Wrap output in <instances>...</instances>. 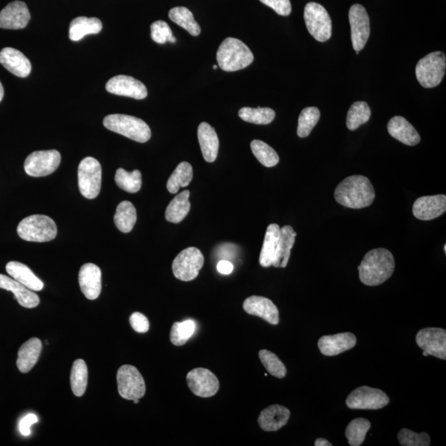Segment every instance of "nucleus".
I'll use <instances>...</instances> for the list:
<instances>
[{
  "label": "nucleus",
  "instance_id": "f257e3e1",
  "mask_svg": "<svg viewBox=\"0 0 446 446\" xmlns=\"http://www.w3.org/2000/svg\"><path fill=\"white\" fill-rule=\"evenodd\" d=\"M395 260L387 249H373L366 255L359 265V276L363 285L378 286L387 281L394 272Z\"/></svg>",
  "mask_w": 446,
  "mask_h": 446
},
{
  "label": "nucleus",
  "instance_id": "f03ea898",
  "mask_svg": "<svg viewBox=\"0 0 446 446\" xmlns=\"http://www.w3.org/2000/svg\"><path fill=\"white\" fill-rule=\"evenodd\" d=\"M335 198L342 206L361 209L371 206L376 198V191L367 177L352 176L338 184Z\"/></svg>",
  "mask_w": 446,
  "mask_h": 446
},
{
  "label": "nucleus",
  "instance_id": "7ed1b4c3",
  "mask_svg": "<svg viewBox=\"0 0 446 446\" xmlns=\"http://www.w3.org/2000/svg\"><path fill=\"white\" fill-rule=\"evenodd\" d=\"M220 68L227 73H233L248 68L254 60V55L242 41L225 38L220 45L217 53Z\"/></svg>",
  "mask_w": 446,
  "mask_h": 446
},
{
  "label": "nucleus",
  "instance_id": "20e7f679",
  "mask_svg": "<svg viewBox=\"0 0 446 446\" xmlns=\"http://www.w3.org/2000/svg\"><path fill=\"white\" fill-rule=\"evenodd\" d=\"M104 126L110 131L119 133L137 142L145 143L151 139L150 127L136 117L125 115H107L105 117Z\"/></svg>",
  "mask_w": 446,
  "mask_h": 446
},
{
  "label": "nucleus",
  "instance_id": "39448f33",
  "mask_svg": "<svg viewBox=\"0 0 446 446\" xmlns=\"http://www.w3.org/2000/svg\"><path fill=\"white\" fill-rule=\"evenodd\" d=\"M17 232L20 238L31 243H47L58 235L53 219L46 215H32L19 223Z\"/></svg>",
  "mask_w": 446,
  "mask_h": 446
},
{
  "label": "nucleus",
  "instance_id": "423d86ee",
  "mask_svg": "<svg viewBox=\"0 0 446 446\" xmlns=\"http://www.w3.org/2000/svg\"><path fill=\"white\" fill-rule=\"evenodd\" d=\"M446 68V58L442 51H435L418 61L416 66L417 79L424 88H434L443 80Z\"/></svg>",
  "mask_w": 446,
  "mask_h": 446
},
{
  "label": "nucleus",
  "instance_id": "0eeeda50",
  "mask_svg": "<svg viewBox=\"0 0 446 446\" xmlns=\"http://www.w3.org/2000/svg\"><path fill=\"white\" fill-rule=\"evenodd\" d=\"M102 183L100 163L93 157L82 160L78 167V184L80 192L86 198L98 197Z\"/></svg>",
  "mask_w": 446,
  "mask_h": 446
},
{
  "label": "nucleus",
  "instance_id": "6e6552de",
  "mask_svg": "<svg viewBox=\"0 0 446 446\" xmlns=\"http://www.w3.org/2000/svg\"><path fill=\"white\" fill-rule=\"evenodd\" d=\"M304 21L309 33L319 42L324 43L331 38V19L321 4L310 2L306 5Z\"/></svg>",
  "mask_w": 446,
  "mask_h": 446
},
{
  "label": "nucleus",
  "instance_id": "1a4fd4ad",
  "mask_svg": "<svg viewBox=\"0 0 446 446\" xmlns=\"http://www.w3.org/2000/svg\"><path fill=\"white\" fill-rule=\"evenodd\" d=\"M204 264V256L196 248L184 249L172 264V270L176 279L189 282L196 280Z\"/></svg>",
  "mask_w": 446,
  "mask_h": 446
},
{
  "label": "nucleus",
  "instance_id": "9d476101",
  "mask_svg": "<svg viewBox=\"0 0 446 446\" xmlns=\"http://www.w3.org/2000/svg\"><path fill=\"white\" fill-rule=\"evenodd\" d=\"M117 389L122 398L141 399L146 394V383L141 373L135 366L124 365L117 373Z\"/></svg>",
  "mask_w": 446,
  "mask_h": 446
},
{
  "label": "nucleus",
  "instance_id": "9b49d317",
  "mask_svg": "<svg viewBox=\"0 0 446 446\" xmlns=\"http://www.w3.org/2000/svg\"><path fill=\"white\" fill-rule=\"evenodd\" d=\"M61 156L56 150L34 152L26 158L25 172L32 177H44L58 170Z\"/></svg>",
  "mask_w": 446,
  "mask_h": 446
},
{
  "label": "nucleus",
  "instance_id": "f8f14e48",
  "mask_svg": "<svg viewBox=\"0 0 446 446\" xmlns=\"http://www.w3.org/2000/svg\"><path fill=\"white\" fill-rule=\"evenodd\" d=\"M391 402L381 389L362 386L356 389L346 399V406L353 410H377L386 407Z\"/></svg>",
  "mask_w": 446,
  "mask_h": 446
},
{
  "label": "nucleus",
  "instance_id": "ddd939ff",
  "mask_svg": "<svg viewBox=\"0 0 446 446\" xmlns=\"http://www.w3.org/2000/svg\"><path fill=\"white\" fill-rule=\"evenodd\" d=\"M351 28V41L356 54L366 47L371 35L370 18L365 8L361 4H354L349 11Z\"/></svg>",
  "mask_w": 446,
  "mask_h": 446
},
{
  "label": "nucleus",
  "instance_id": "4468645a",
  "mask_svg": "<svg viewBox=\"0 0 446 446\" xmlns=\"http://www.w3.org/2000/svg\"><path fill=\"white\" fill-rule=\"evenodd\" d=\"M416 342L423 351L424 356L446 360V331L442 328H424L418 331Z\"/></svg>",
  "mask_w": 446,
  "mask_h": 446
},
{
  "label": "nucleus",
  "instance_id": "2eb2a0df",
  "mask_svg": "<svg viewBox=\"0 0 446 446\" xmlns=\"http://www.w3.org/2000/svg\"><path fill=\"white\" fill-rule=\"evenodd\" d=\"M186 381L189 388L197 397H213L219 391L218 378L208 368H193L187 374Z\"/></svg>",
  "mask_w": 446,
  "mask_h": 446
},
{
  "label": "nucleus",
  "instance_id": "dca6fc26",
  "mask_svg": "<svg viewBox=\"0 0 446 446\" xmlns=\"http://www.w3.org/2000/svg\"><path fill=\"white\" fill-rule=\"evenodd\" d=\"M106 90L111 94L129 97L135 100H144L147 96V90L141 81L132 76L117 75L112 77L106 84Z\"/></svg>",
  "mask_w": 446,
  "mask_h": 446
},
{
  "label": "nucleus",
  "instance_id": "f3484780",
  "mask_svg": "<svg viewBox=\"0 0 446 446\" xmlns=\"http://www.w3.org/2000/svg\"><path fill=\"white\" fill-rule=\"evenodd\" d=\"M243 309L247 314L260 317L271 325H278L280 323L278 307L267 297L250 296L244 301Z\"/></svg>",
  "mask_w": 446,
  "mask_h": 446
},
{
  "label": "nucleus",
  "instance_id": "a211bd4d",
  "mask_svg": "<svg viewBox=\"0 0 446 446\" xmlns=\"http://www.w3.org/2000/svg\"><path fill=\"white\" fill-rule=\"evenodd\" d=\"M31 18L27 4L14 1L0 12V28L4 29H23L27 27Z\"/></svg>",
  "mask_w": 446,
  "mask_h": 446
},
{
  "label": "nucleus",
  "instance_id": "6ab92c4d",
  "mask_svg": "<svg viewBox=\"0 0 446 446\" xmlns=\"http://www.w3.org/2000/svg\"><path fill=\"white\" fill-rule=\"evenodd\" d=\"M446 211V196L443 194L423 196L415 201L413 213L415 217L423 221L437 218Z\"/></svg>",
  "mask_w": 446,
  "mask_h": 446
},
{
  "label": "nucleus",
  "instance_id": "aec40b11",
  "mask_svg": "<svg viewBox=\"0 0 446 446\" xmlns=\"http://www.w3.org/2000/svg\"><path fill=\"white\" fill-rule=\"evenodd\" d=\"M79 284L82 293L90 300L98 299L102 290V273L99 266L87 263L81 266Z\"/></svg>",
  "mask_w": 446,
  "mask_h": 446
},
{
  "label": "nucleus",
  "instance_id": "412c9836",
  "mask_svg": "<svg viewBox=\"0 0 446 446\" xmlns=\"http://www.w3.org/2000/svg\"><path fill=\"white\" fill-rule=\"evenodd\" d=\"M356 336L351 332L323 336L319 341V347L322 355L335 356L356 346Z\"/></svg>",
  "mask_w": 446,
  "mask_h": 446
},
{
  "label": "nucleus",
  "instance_id": "4be33fe9",
  "mask_svg": "<svg viewBox=\"0 0 446 446\" xmlns=\"http://www.w3.org/2000/svg\"><path fill=\"white\" fill-rule=\"evenodd\" d=\"M0 64L9 73L26 78L32 71L30 60L17 49L5 48L0 51Z\"/></svg>",
  "mask_w": 446,
  "mask_h": 446
},
{
  "label": "nucleus",
  "instance_id": "5701e85b",
  "mask_svg": "<svg viewBox=\"0 0 446 446\" xmlns=\"http://www.w3.org/2000/svg\"><path fill=\"white\" fill-rule=\"evenodd\" d=\"M290 415L288 408L279 404L271 405L261 411L258 423L265 432H277L288 423Z\"/></svg>",
  "mask_w": 446,
  "mask_h": 446
},
{
  "label": "nucleus",
  "instance_id": "b1692460",
  "mask_svg": "<svg viewBox=\"0 0 446 446\" xmlns=\"http://www.w3.org/2000/svg\"><path fill=\"white\" fill-rule=\"evenodd\" d=\"M0 289L12 292L15 299H17L18 304L26 309H33L39 305L38 295L11 277L0 274Z\"/></svg>",
  "mask_w": 446,
  "mask_h": 446
},
{
  "label": "nucleus",
  "instance_id": "393cba45",
  "mask_svg": "<svg viewBox=\"0 0 446 446\" xmlns=\"http://www.w3.org/2000/svg\"><path fill=\"white\" fill-rule=\"evenodd\" d=\"M389 134L404 145L413 147L418 144L421 137L415 127L403 117H393L388 124Z\"/></svg>",
  "mask_w": 446,
  "mask_h": 446
},
{
  "label": "nucleus",
  "instance_id": "a878e982",
  "mask_svg": "<svg viewBox=\"0 0 446 446\" xmlns=\"http://www.w3.org/2000/svg\"><path fill=\"white\" fill-rule=\"evenodd\" d=\"M198 138L204 160L209 163L216 161L219 140L214 128L207 122H202L198 128Z\"/></svg>",
  "mask_w": 446,
  "mask_h": 446
},
{
  "label": "nucleus",
  "instance_id": "bb28decb",
  "mask_svg": "<svg viewBox=\"0 0 446 446\" xmlns=\"http://www.w3.org/2000/svg\"><path fill=\"white\" fill-rule=\"evenodd\" d=\"M43 343L38 338H31L23 343L18 352L17 366L20 372L28 373L32 371L42 352Z\"/></svg>",
  "mask_w": 446,
  "mask_h": 446
},
{
  "label": "nucleus",
  "instance_id": "cd10ccee",
  "mask_svg": "<svg viewBox=\"0 0 446 446\" xmlns=\"http://www.w3.org/2000/svg\"><path fill=\"white\" fill-rule=\"evenodd\" d=\"M6 271L11 278L31 290L41 291L44 288L43 282L38 278L37 275H35L27 265L23 263L18 262V261H10L6 265Z\"/></svg>",
  "mask_w": 446,
  "mask_h": 446
},
{
  "label": "nucleus",
  "instance_id": "c85d7f7f",
  "mask_svg": "<svg viewBox=\"0 0 446 446\" xmlns=\"http://www.w3.org/2000/svg\"><path fill=\"white\" fill-rule=\"evenodd\" d=\"M297 233L291 225L280 228V235L272 266L275 268H285L289 263L291 250L293 248Z\"/></svg>",
  "mask_w": 446,
  "mask_h": 446
},
{
  "label": "nucleus",
  "instance_id": "c756f323",
  "mask_svg": "<svg viewBox=\"0 0 446 446\" xmlns=\"http://www.w3.org/2000/svg\"><path fill=\"white\" fill-rule=\"evenodd\" d=\"M280 235V225L270 224L266 230L262 250L260 255V264L262 267L267 268L272 266L277 248H278Z\"/></svg>",
  "mask_w": 446,
  "mask_h": 446
},
{
  "label": "nucleus",
  "instance_id": "7c9ffc66",
  "mask_svg": "<svg viewBox=\"0 0 446 446\" xmlns=\"http://www.w3.org/2000/svg\"><path fill=\"white\" fill-rule=\"evenodd\" d=\"M102 28L99 18L79 17L73 20L69 28V37L71 41L78 42L86 35L98 34Z\"/></svg>",
  "mask_w": 446,
  "mask_h": 446
},
{
  "label": "nucleus",
  "instance_id": "2f4dec72",
  "mask_svg": "<svg viewBox=\"0 0 446 446\" xmlns=\"http://www.w3.org/2000/svg\"><path fill=\"white\" fill-rule=\"evenodd\" d=\"M189 196H191V192L184 191L174 197L169 203L165 214L168 222L179 223L186 218L191 208L189 200Z\"/></svg>",
  "mask_w": 446,
  "mask_h": 446
},
{
  "label": "nucleus",
  "instance_id": "473e14b6",
  "mask_svg": "<svg viewBox=\"0 0 446 446\" xmlns=\"http://www.w3.org/2000/svg\"><path fill=\"white\" fill-rule=\"evenodd\" d=\"M137 219V210L131 202H122L117 207L115 223L120 232L130 233L134 228Z\"/></svg>",
  "mask_w": 446,
  "mask_h": 446
},
{
  "label": "nucleus",
  "instance_id": "72a5a7b5",
  "mask_svg": "<svg viewBox=\"0 0 446 446\" xmlns=\"http://www.w3.org/2000/svg\"><path fill=\"white\" fill-rule=\"evenodd\" d=\"M169 18L193 37H197L201 33V28L194 20L193 13L186 7L173 8L169 12Z\"/></svg>",
  "mask_w": 446,
  "mask_h": 446
},
{
  "label": "nucleus",
  "instance_id": "f704fd0d",
  "mask_svg": "<svg viewBox=\"0 0 446 446\" xmlns=\"http://www.w3.org/2000/svg\"><path fill=\"white\" fill-rule=\"evenodd\" d=\"M193 176V167L191 164L181 162L168 179V191L171 193H177L179 188L186 187L191 184Z\"/></svg>",
  "mask_w": 446,
  "mask_h": 446
},
{
  "label": "nucleus",
  "instance_id": "c9c22d12",
  "mask_svg": "<svg viewBox=\"0 0 446 446\" xmlns=\"http://www.w3.org/2000/svg\"><path fill=\"white\" fill-rule=\"evenodd\" d=\"M70 386L76 397L84 395L88 386V368L85 361L81 359L75 361L71 368Z\"/></svg>",
  "mask_w": 446,
  "mask_h": 446
},
{
  "label": "nucleus",
  "instance_id": "e433bc0d",
  "mask_svg": "<svg viewBox=\"0 0 446 446\" xmlns=\"http://www.w3.org/2000/svg\"><path fill=\"white\" fill-rule=\"evenodd\" d=\"M371 110L367 102L358 101L354 102L348 111L346 126L349 130L355 131L359 127L366 124L371 120Z\"/></svg>",
  "mask_w": 446,
  "mask_h": 446
},
{
  "label": "nucleus",
  "instance_id": "4c0bfd02",
  "mask_svg": "<svg viewBox=\"0 0 446 446\" xmlns=\"http://www.w3.org/2000/svg\"><path fill=\"white\" fill-rule=\"evenodd\" d=\"M239 117L245 122L258 125H267L272 122L275 117V112L270 107H245L238 112Z\"/></svg>",
  "mask_w": 446,
  "mask_h": 446
},
{
  "label": "nucleus",
  "instance_id": "58836bf2",
  "mask_svg": "<svg viewBox=\"0 0 446 446\" xmlns=\"http://www.w3.org/2000/svg\"><path fill=\"white\" fill-rule=\"evenodd\" d=\"M371 423L365 418H356L349 423L346 429V437L351 446H360L365 442L366 434Z\"/></svg>",
  "mask_w": 446,
  "mask_h": 446
},
{
  "label": "nucleus",
  "instance_id": "ea45409f",
  "mask_svg": "<svg viewBox=\"0 0 446 446\" xmlns=\"http://www.w3.org/2000/svg\"><path fill=\"white\" fill-rule=\"evenodd\" d=\"M115 182L122 191L128 193H137L142 188V179L139 171L127 172L124 169H117L115 174Z\"/></svg>",
  "mask_w": 446,
  "mask_h": 446
},
{
  "label": "nucleus",
  "instance_id": "a19ab883",
  "mask_svg": "<svg viewBox=\"0 0 446 446\" xmlns=\"http://www.w3.org/2000/svg\"><path fill=\"white\" fill-rule=\"evenodd\" d=\"M251 151L254 156L265 167H274L278 165L280 157L274 149L260 140H254L250 143Z\"/></svg>",
  "mask_w": 446,
  "mask_h": 446
},
{
  "label": "nucleus",
  "instance_id": "79ce46f5",
  "mask_svg": "<svg viewBox=\"0 0 446 446\" xmlns=\"http://www.w3.org/2000/svg\"><path fill=\"white\" fill-rule=\"evenodd\" d=\"M320 111L316 107H307L302 110L299 117L297 134L301 138L309 137L320 120Z\"/></svg>",
  "mask_w": 446,
  "mask_h": 446
},
{
  "label": "nucleus",
  "instance_id": "37998d69",
  "mask_svg": "<svg viewBox=\"0 0 446 446\" xmlns=\"http://www.w3.org/2000/svg\"><path fill=\"white\" fill-rule=\"evenodd\" d=\"M196 329V323L192 320L174 322L170 333V340L172 344L176 346L186 345L193 335Z\"/></svg>",
  "mask_w": 446,
  "mask_h": 446
},
{
  "label": "nucleus",
  "instance_id": "c03bdc74",
  "mask_svg": "<svg viewBox=\"0 0 446 446\" xmlns=\"http://www.w3.org/2000/svg\"><path fill=\"white\" fill-rule=\"evenodd\" d=\"M259 358L262 365L271 376L278 378H284L287 374V368L285 363L275 353L267 350H261L259 352Z\"/></svg>",
  "mask_w": 446,
  "mask_h": 446
},
{
  "label": "nucleus",
  "instance_id": "a18cd8bd",
  "mask_svg": "<svg viewBox=\"0 0 446 446\" xmlns=\"http://www.w3.org/2000/svg\"><path fill=\"white\" fill-rule=\"evenodd\" d=\"M398 440L403 446H429L430 438L428 433H416L408 429H402L398 434Z\"/></svg>",
  "mask_w": 446,
  "mask_h": 446
},
{
  "label": "nucleus",
  "instance_id": "49530a36",
  "mask_svg": "<svg viewBox=\"0 0 446 446\" xmlns=\"http://www.w3.org/2000/svg\"><path fill=\"white\" fill-rule=\"evenodd\" d=\"M151 37L154 42L166 44L168 42L174 43L176 38L174 37L170 26L167 23L159 20L151 26Z\"/></svg>",
  "mask_w": 446,
  "mask_h": 446
},
{
  "label": "nucleus",
  "instance_id": "de8ad7c7",
  "mask_svg": "<svg viewBox=\"0 0 446 446\" xmlns=\"http://www.w3.org/2000/svg\"><path fill=\"white\" fill-rule=\"evenodd\" d=\"M260 1L267 5L281 16H289L292 12L290 0H260Z\"/></svg>",
  "mask_w": 446,
  "mask_h": 446
},
{
  "label": "nucleus",
  "instance_id": "09e8293b",
  "mask_svg": "<svg viewBox=\"0 0 446 446\" xmlns=\"http://www.w3.org/2000/svg\"><path fill=\"white\" fill-rule=\"evenodd\" d=\"M132 329L138 333H146L150 328V322L147 317L141 312H133L129 319Z\"/></svg>",
  "mask_w": 446,
  "mask_h": 446
},
{
  "label": "nucleus",
  "instance_id": "8fccbe9b",
  "mask_svg": "<svg viewBox=\"0 0 446 446\" xmlns=\"http://www.w3.org/2000/svg\"><path fill=\"white\" fill-rule=\"evenodd\" d=\"M38 422V418L35 414L27 415V416L23 418L19 423L20 432H21L24 437H28V435L31 434V427H32L34 423H37Z\"/></svg>",
  "mask_w": 446,
  "mask_h": 446
},
{
  "label": "nucleus",
  "instance_id": "3c124183",
  "mask_svg": "<svg viewBox=\"0 0 446 446\" xmlns=\"http://www.w3.org/2000/svg\"><path fill=\"white\" fill-rule=\"evenodd\" d=\"M233 265L228 260H220L217 265V270L219 273L223 275H230L233 271Z\"/></svg>",
  "mask_w": 446,
  "mask_h": 446
},
{
  "label": "nucleus",
  "instance_id": "603ef678",
  "mask_svg": "<svg viewBox=\"0 0 446 446\" xmlns=\"http://www.w3.org/2000/svg\"><path fill=\"white\" fill-rule=\"evenodd\" d=\"M315 445L316 446H332V444L330 442H328V440L324 438H319L316 440Z\"/></svg>",
  "mask_w": 446,
  "mask_h": 446
},
{
  "label": "nucleus",
  "instance_id": "864d4df0",
  "mask_svg": "<svg viewBox=\"0 0 446 446\" xmlns=\"http://www.w3.org/2000/svg\"><path fill=\"white\" fill-rule=\"evenodd\" d=\"M4 87L1 84V82H0V102L2 101L4 98Z\"/></svg>",
  "mask_w": 446,
  "mask_h": 446
},
{
  "label": "nucleus",
  "instance_id": "5fc2aeb1",
  "mask_svg": "<svg viewBox=\"0 0 446 446\" xmlns=\"http://www.w3.org/2000/svg\"><path fill=\"white\" fill-rule=\"evenodd\" d=\"M133 402H134V403L137 404L138 403H139V399L133 400Z\"/></svg>",
  "mask_w": 446,
  "mask_h": 446
},
{
  "label": "nucleus",
  "instance_id": "6e6d98bb",
  "mask_svg": "<svg viewBox=\"0 0 446 446\" xmlns=\"http://www.w3.org/2000/svg\"><path fill=\"white\" fill-rule=\"evenodd\" d=\"M213 69H214V70L218 69V65H213Z\"/></svg>",
  "mask_w": 446,
  "mask_h": 446
},
{
  "label": "nucleus",
  "instance_id": "4d7b16f0",
  "mask_svg": "<svg viewBox=\"0 0 446 446\" xmlns=\"http://www.w3.org/2000/svg\"><path fill=\"white\" fill-rule=\"evenodd\" d=\"M444 250H445V253H446V245H445Z\"/></svg>",
  "mask_w": 446,
  "mask_h": 446
}]
</instances>
